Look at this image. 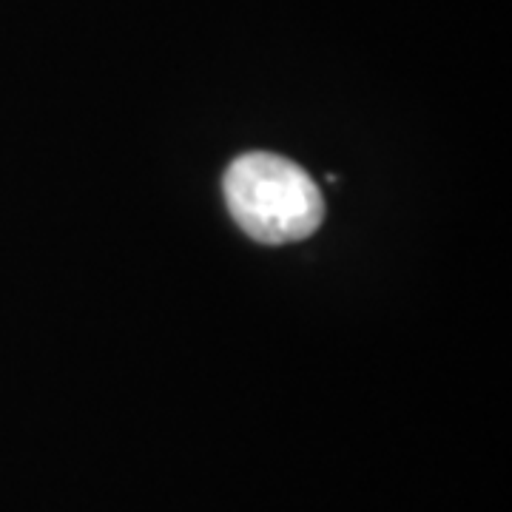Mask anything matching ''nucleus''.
<instances>
[{"instance_id": "nucleus-1", "label": "nucleus", "mask_w": 512, "mask_h": 512, "mask_svg": "<svg viewBox=\"0 0 512 512\" xmlns=\"http://www.w3.org/2000/svg\"><path fill=\"white\" fill-rule=\"evenodd\" d=\"M225 202L239 228L262 245L308 239L325 217L311 174L268 151L242 154L228 165Z\"/></svg>"}]
</instances>
